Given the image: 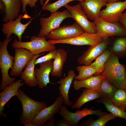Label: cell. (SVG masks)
Here are the masks:
<instances>
[{
    "mask_svg": "<svg viewBox=\"0 0 126 126\" xmlns=\"http://www.w3.org/2000/svg\"><path fill=\"white\" fill-rule=\"evenodd\" d=\"M24 126H35V125L31 122L25 123L24 124Z\"/></svg>",
    "mask_w": 126,
    "mask_h": 126,
    "instance_id": "cell-39",
    "label": "cell"
},
{
    "mask_svg": "<svg viewBox=\"0 0 126 126\" xmlns=\"http://www.w3.org/2000/svg\"><path fill=\"white\" fill-rule=\"evenodd\" d=\"M23 80H18L6 86L0 93V116L7 117L6 115L3 112L5 104L12 97L17 94L20 88L24 83L21 82Z\"/></svg>",
    "mask_w": 126,
    "mask_h": 126,
    "instance_id": "cell-18",
    "label": "cell"
},
{
    "mask_svg": "<svg viewBox=\"0 0 126 126\" xmlns=\"http://www.w3.org/2000/svg\"><path fill=\"white\" fill-rule=\"evenodd\" d=\"M45 0H40L39 2L40 4L42 5H43L44 4V2ZM50 0H47L45 2L46 3L48 2Z\"/></svg>",
    "mask_w": 126,
    "mask_h": 126,
    "instance_id": "cell-40",
    "label": "cell"
},
{
    "mask_svg": "<svg viewBox=\"0 0 126 126\" xmlns=\"http://www.w3.org/2000/svg\"><path fill=\"white\" fill-rule=\"evenodd\" d=\"M112 39V37L93 46H90L77 59L80 65H90L94 60L108 49Z\"/></svg>",
    "mask_w": 126,
    "mask_h": 126,
    "instance_id": "cell-11",
    "label": "cell"
},
{
    "mask_svg": "<svg viewBox=\"0 0 126 126\" xmlns=\"http://www.w3.org/2000/svg\"><path fill=\"white\" fill-rule=\"evenodd\" d=\"M56 50V56L54 61L53 67L51 74L53 77H60L62 74L63 67L67 60L68 53L63 49L59 48Z\"/></svg>",
    "mask_w": 126,
    "mask_h": 126,
    "instance_id": "cell-23",
    "label": "cell"
},
{
    "mask_svg": "<svg viewBox=\"0 0 126 126\" xmlns=\"http://www.w3.org/2000/svg\"><path fill=\"white\" fill-rule=\"evenodd\" d=\"M11 39V38H4L3 42H0V68L2 75L1 90L14 83L16 79L10 77L8 74L9 70L12 69L14 63V57L9 54L7 49V45Z\"/></svg>",
    "mask_w": 126,
    "mask_h": 126,
    "instance_id": "cell-3",
    "label": "cell"
},
{
    "mask_svg": "<svg viewBox=\"0 0 126 126\" xmlns=\"http://www.w3.org/2000/svg\"><path fill=\"white\" fill-rule=\"evenodd\" d=\"M16 96L22 106V112L19 119L21 124L31 122L37 114L47 107L45 102L33 99L20 89Z\"/></svg>",
    "mask_w": 126,
    "mask_h": 126,
    "instance_id": "cell-2",
    "label": "cell"
},
{
    "mask_svg": "<svg viewBox=\"0 0 126 126\" xmlns=\"http://www.w3.org/2000/svg\"><path fill=\"white\" fill-rule=\"evenodd\" d=\"M15 51L14 65L9 75L11 76L18 77L35 55L24 48H16Z\"/></svg>",
    "mask_w": 126,
    "mask_h": 126,
    "instance_id": "cell-15",
    "label": "cell"
},
{
    "mask_svg": "<svg viewBox=\"0 0 126 126\" xmlns=\"http://www.w3.org/2000/svg\"><path fill=\"white\" fill-rule=\"evenodd\" d=\"M56 50L50 51L46 55L37 59L35 61V65L51 60H54L56 58Z\"/></svg>",
    "mask_w": 126,
    "mask_h": 126,
    "instance_id": "cell-33",
    "label": "cell"
},
{
    "mask_svg": "<svg viewBox=\"0 0 126 126\" xmlns=\"http://www.w3.org/2000/svg\"><path fill=\"white\" fill-rule=\"evenodd\" d=\"M105 77L101 74L93 76L88 78L79 80H74L73 87L74 89L77 91L82 88L98 90L102 79Z\"/></svg>",
    "mask_w": 126,
    "mask_h": 126,
    "instance_id": "cell-22",
    "label": "cell"
},
{
    "mask_svg": "<svg viewBox=\"0 0 126 126\" xmlns=\"http://www.w3.org/2000/svg\"><path fill=\"white\" fill-rule=\"evenodd\" d=\"M105 6V9L100 12V18L108 22L117 23L120 16L126 9V0L108 3Z\"/></svg>",
    "mask_w": 126,
    "mask_h": 126,
    "instance_id": "cell-12",
    "label": "cell"
},
{
    "mask_svg": "<svg viewBox=\"0 0 126 126\" xmlns=\"http://www.w3.org/2000/svg\"><path fill=\"white\" fill-rule=\"evenodd\" d=\"M99 98L100 95L97 90L85 88L83 90L82 93L71 106V108L79 109L86 103Z\"/></svg>",
    "mask_w": 126,
    "mask_h": 126,
    "instance_id": "cell-24",
    "label": "cell"
},
{
    "mask_svg": "<svg viewBox=\"0 0 126 126\" xmlns=\"http://www.w3.org/2000/svg\"><path fill=\"white\" fill-rule=\"evenodd\" d=\"M68 18H72L70 12L67 9L62 11H57L51 13L48 17H42L40 19L41 29L38 36H45L51 31L60 27L62 21Z\"/></svg>",
    "mask_w": 126,
    "mask_h": 126,
    "instance_id": "cell-5",
    "label": "cell"
},
{
    "mask_svg": "<svg viewBox=\"0 0 126 126\" xmlns=\"http://www.w3.org/2000/svg\"><path fill=\"white\" fill-rule=\"evenodd\" d=\"M46 37L32 36L30 41L22 42L15 39L12 44L14 48L25 49L34 55H38L46 52H49L56 50L55 44L49 43L46 40Z\"/></svg>",
    "mask_w": 126,
    "mask_h": 126,
    "instance_id": "cell-4",
    "label": "cell"
},
{
    "mask_svg": "<svg viewBox=\"0 0 126 126\" xmlns=\"http://www.w3.org/2000/svg\"><path fill=\"white\" fill-rule=\"evenodd\" d=\"M93 22L96 27L97 33L105 40L114 36H126V30L119 22L111 23L100 18Z\"/></svg>",
    "mask_w": 126,
    "mask_h": 126,
    "instance_id": "cell-6",
    "label": "cell"
},
{
    "mask_svg": "<svg viewBox=\"0 0 126 126\" xmlns=\"http://www.w3.org/2000/svg\"><path fill=\"white\" fill-rule=\"evenodd\" d=\"M78 74L75 77L76 80H80L89 78L94 76L96 73L95 68L90 65H83L76 67Z\"/></svg>",
    "mask_w": 126,
    "mask_h": 126,
    "instance_id": "cell-30",
    "label": "cell"
},
{
    "mask_svg": "<svg viewBox=\"0 0 126 126\" xmlns=\"http://www.w3.org/2000/svg\"><path fill=\"white\" fill-rule=\"evenodd\" d=\"M48 122L42 124V126H56V120L54 117H52L49 120Z\"/></svg>",
    "mask_w": 126,
    "mask_h": 126,
    "instance_id": "cell-37",
    "label": "cell"
},
{
    "mask_svg": "<svg viewBox=\"0 0 126 126\" xmlns=\"http://www.w3.org/2000/svg\"><path fill=\"white\" fill-rule=\"evenodd\" d=\"M84 0H58L52 3H47L43 4L42 6V9L50 12L51 13L57 11L60 8L67 4L70 2L77 1L81 2Z\"/></svg>",
    "mask_w": 126,
    "mask_h": 126,
    "instance_id": "cell-32",
    "label": "cell"
},
{
    "mask_svg": "<svg viewBox=\"0 0 126 126\" xmlns=\"http://www.w3.org/2000/svg\"><path fill=\"white\" fill-rule=\"evenodd\" d=\"M124 89L125 91H126V83H125V84Z\"/></svg>",
    "mask_w": 126,
    "mask_h": 126,
    "instance_id": "cell-42",
    "label": "cell"
},
{
    "mask_svg": "<svg viewBox=\"0 0 126 126\" xmlns=\"http://www.w3.org/2000/svg\"><path fill=\"white\" fill-rule=\"evenodd\" d=\"M64 7L70 12L72 18L75 20L84 32L91 34L97 33L96 27L93 21L88 20L86 14L79 4L73 6L67 4Z\"/></svg>",
    "mask_w": 126,
    "mask_h": 126,
    "instance_id": "cell-9",
    "label": "cell"
},
{
    "mask_svg": "<svg viewBox=\"0 0 126 126\" xmlns=\"http://www.w3.org/2000/svg\"><path fill=\"white\" fill-rule=\"evenodd\" d=\"M117 89L105 77L102 80L97 91L100 98L111 99Z\"/></svg>",
    "mask_w": 126,
    "mask_h": 126,
    "instance_id": "cell-27",
    "label": "cell"
},
{
    "mask_svg": "<svg viewBox=\"0 0 126 126\" xmlns=\"http://www.w3.org/2000/svg\"><path fill=\"white\" fill-rule=\"evenodd\" d=\"M111 53L108 48L90 64L96 70V73L94 76L101 74L104 70L105 63Z\"/></svg>",
    "mask_w": 126,
    "mask_h": 126,
    "instance_id": "cell-29",
    "label": "cell"
},
{
    "mask_svg": "<svg viewBox=\"0 0 126 126\" xmlns=\"http://www.w3.org/2000/svg\"><path fill=\"white\" fill-rule=\"evenodd\" d=\"M24 18V15L21 14L15 20L2 24L1 31L3 34L6 35V38L10 39L12 34H13L17 36L19 41H21L22 34L34 18H31L27 23L23 24L21 21Z\"/></svg>",
    "mask_w": 126,
    "mask_h": 126,
    "instance_id": "cell-13",
    "label": "cell"
},
{
    "mask_svg": "<svg viewBox=\"0 0 126 126\" xmlns=\"http://www.w3.org/2000/svg\"><path fill=\"white\" fill-rule=\"evenodd\" d=\"M53 62L52 60L47 61L40 63L39 68H35V74L39 88H46L48 84L51 83L49 76L53 68Z\"/></svg>",
    "mask_w": 126,
    "mask_h": 126,
    "instance_id": "cell-17",
    "label": "cell"
},
{
    "mask_svg": "<svg viewBox=\"0 0 126 126\" xmlns=\"http://www.w3.org/2000/svg\"><path fill=\"white\" fill-rule=\"evenodd\" d=\"M108 49L119 58H126V36H119L116 38Z\"/></svg>",
    "mask_w": 126,
    "mask_h": 126,
    "instance_id": "cell-25",
    "label": "cell"
},
{
    "mask_svg": "<svg viewBox=\"0 0 126 126\" xmlns=\"http://www.w3.org/2000/svg\"><path fill=\"white\" fill-rule=\"evenodd\" d=\"M43 53L34 55L32 59L26 65L24 71L20 75L21 79L24 83L31 87H34L38 85V82L35 73V62L38 57L45 54Z\"/></svg>",
    "mask_w": 126,
    "mask_h": 126,
    "instance_id": "cell-20",
    "label": "cell"
},
{
    "mask_svg": "<svg viewBox=\"0 0 126 126\" xmlns=\"http://www.w3.org/2000/svg\"><path fill=\"white\" fill-rule=\"evenodd\" d=\"M96 102L103 104L107 110L116 116L126 120V112L124 110L115 106L111 99L100 98Z\"/></svg>",
    "mask_w": 126,
    "mask_h": 126,
    "instance_id": "cell-26",
    "label": "cell"
},
{
    "mask_svg": "<svg viewBox=\"0 0 126 126\" xmlns=\"http://www.w3.org/2000/svg\"><path fill=\"white\" fill-rule=\"evenodd\" d=\"M76 76L74 71L70 70L67 72V76L61 79L58 82L60 84L58 88L60 95L63 98L65 105L69 107L71 106L73 104V102L69 99L68 93L71 83Z\"/></svg>",
    "mask_w": 126,
    "mask_h": 126,
    "instance_id": "cell-19",
    "label": "cell"
},
{
    "mask_svg": "<svg viewBox=\"0 0 126 126\" xmlns=\"http://www.w3.org/2000/svg\"><path fill=\"white\" fill-rule=\"evenodd\" d=\"M64 103V99L60 95L56 98L54 102L50 106L47 107L37 114L31 122L35 126H42L48 120L58 113Z\"/></svg>",
    "mask_w": 126,
    "mask_h": 126,
    "instance_id": "cell-14",
    "label": "cell"
},
{
    "mask_svg": "<svg viewBox=\"0 0 126 126\" xmlns=\"http://www.w3.org/2000/svg\"><path fill=\"white\" fill-rule=\"evenodd\" d=\"M0 10L3 11L4 13H5L6 10L5 6L4 3L0 0Z\"/></svg>",
    "mask_w": 126,
    "mask_h": 126,
    "instance_id": "cell-38",
    "label": "cell"
},
{
    "mask_svg": "<svg viewBox=\"0 0 126 126\" xmlns=\"http://www.w3.org/2000/svg\"><path fill=\"white\" fill-rule=\"evenodd\" d=\"M107 3V0H84L79 4L88 19L94 21L100 18L101 9Z\"/></svg>",
    "mask_w": 126,
    "mask_h": 126,
    "instance_id": "cell-16",
    "label": "cell"
},
{
    "mask_svg": "<svg viewBox=\"0 0 126 126\" xmlns=\"http://www.w3.org/2000/svg\"><path fill=\"white\" fill-rule=\"evenodd\" d=\"M38 0H21L22 4V12L23 14L25 13L26 14L27 12L26 7L27 5L31 8H32L36 7V3Z\"/></svg>",
    "mask_w": 126,
    "mask_h": 126,
    "instance_id": "cell-34",
    "label": "cell"
},
{
    "mask_svg": "<svg viewBox=\"0 0 126 126\" xmlns=\"http://www.w3.org/2000/svg\"><path fill=\"white\" fill-rule=\"evenodd\" d=\"M121 0H107L108 3L114 2Z\"/></svg>",
    "mask_w": 126,
    "mask_h": 126,
    "instance_id": "cell-41",
    "label": "cell"
},
{
    "mask_svg": "<svg viewBox=\"0 0 126 126\" xmlns=\"http://www.w3.org/2000/svg\"><path fill=\"white\" fill-rule=\"evenodd\" d=\"M56 126H72L70 122L67 120L63 119L56 120Z\"/></svg>",
    "mask_w": 126,
    "mask_h": 126,
    "instance_id": "cell-36",
    "label": "cell"
},
{
    "mask_svg": "<svg viewBox=\"0 0 126 126\" xmlns=\"http://www.w3.org/2000/svg\"><path fill=\"white\" fill-rule=\"evenodd\" d=\"M101 36L97 33L91 34L84 32L81 34L69 39L60 40L48 41L54 44H66L76 46L89 45L93 46L105 40Z\"/></svg>",
    "mask_w": 126,
    "mask_h": 126,
    "instance_id": "cell-10",
    "label": "cell"
},
{
    "mask_svg": "<svg viewBox=\"0 0 126 126\" xmlns=\"http://www.w3.org/2000/svg\"><path fill=\"white\" fill-rule=\"evenodd\" d=\"M4 4L6 8L3 21L5 23L13 21L19 15L21 6L22 5L21 0H0Z\"/></svg>",
    "mask_w": 126,
    "mask_h": 126,
    "instance_id": "cell-21",
    "label": "cell"
},
{
    "mask_svg": "<svg viewBox=\"0 0 126 126\" xmlns=\"http://www.w3.org/2000/svg\"><path fill=\"white\" fill-rule=\"evenodd\" d=\"M119 22L126 30V11L120 15Z\"/></svg>",
    "mask_w": 126,
    "mask_h": 126,
    "instance_id": "cell-35",
    "label": "cell"
},
{
    "mask_svg": "<svg viewBox=\"0 0 126 126\" xmlns=\"http://www.w3.org/2000/svg\"><path fill=\"white\" fill-rule=\"evenodd\" d=\"M117 117L111 113H106L94 120L91 117L82 121L79 125L80 126H105V124L110 120H113Z\"/></svg>",
    "mask_w": 126,
    "mask_h": 126,
    "instance_id": "cell-28",
    "label": "cell"
},
{
    "mask_svg": "<svg viewBox=\"0 0 126 126\" xmlns=\"http://www.w3.org/2000/svg\"><path fill=\"white\" fill-rule=\"evenodd\" d=\"M84 32L76 22L71 25L59 27L51 31L46 36L47 39L52 40H60L71 38Z\"/></svg>",
    "mask_w": 126,
    "mask_h": 126,
    "instance_id": "cell-8",
    "label": "cell"
},
{
    "mask_svg": "<svg viewBox=\"0 0 126 126\" xmlns=\"http://www.w3.org/2000/svg\"><path fill=\"white\" fill-rule=\"evenodd\" d=\"M111 99L115 106L126 111V91L124 89L117 88Z\"/></svg>",
    "mask_w": 126,
    "mask_h": 126,
    "instance_id": "cell-31",
    "label": "cell"
},
{
    "mask_svg": "<svg viewBox=\"0 0 126 126\" xmlns=\"http://www.w3.org/2000/svg\"><path fill=\"white\" fill-rule=\"evenodd\" d=\"M93 108H84L82 110H77L75 112H72L69 111L64 105L62 106L58 113L63 119L68 120L72 126H78L79 121L85 116L94 115L99 117L107 113L102 112V109L93 110Z\"/></svg>",
    "mask_w": 126,
    "mask_h": 126,
    "instance_id": "cell-7",
    "label": "cell"
},
{
    "mask_svg": "<svg viewBox=\"0 0 126 126\" xmlns=\"http://www.w3.org/2000/svg\"><path fill=\"white\" fill-rule=\"evenodd\" d=\"M119 59L111 53L105 63L101 75L117 88L124 89L126 82V65L120 63Z\"/></svg>",
    "mask_w": 126,
    "mask_h": 126,
    "instance_id": "cell-1",
    "label": "cell"
}]
</instances>
